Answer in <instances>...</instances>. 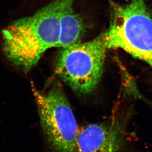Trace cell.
I'll return each instance as SVG.
<instances>
[{"label":"cell","mask_w":152,"mask_h":152,"mask_svg":"<svg viewBox=\"0 0 152 152\" xmlns=\"http://www.w3.org/2000/svg\"><path fill=\"white\" fill-rule=\"evenodd\" d=\"M104 33L87 42L61 48L56 63V73L77 94L95 90L102 76L106 51Z\"/></svg>","instance_id":"obj_3"},{"label":"cell","mask_w":152,"mask_h":152,"mask_svg":"<svg viewBox=\"0 0 152 152\" xmlns=\"http://www.w3.org/2000/svg\"><path fill=\"white\" fill-rule=\"evenodd\" d=\"M129 115H116L79 130L76 152H124L127 145Z\"/></svg>","instance_id":"obj_5"},{"label":"cell","mask_w":152,"mask_h":152,"mask_svg":"<svg viewBox=\"0 0 152 152\" xmlns=\"http://www.w3.org/2000/svg\"><path fill=\"white\" fill-rule=\"evenodd\" d=\"M75 0H52L34 15L13 21L2 31L3 49L11 64L27 72L49 48H56L64 7Z\"/></svg>","instance_id":"obj_1"},{"label":"cell","mask_w":152,"mask_h":152,"mask_svg":"<svg viewBox=\"0 0 152 152\" xmlns=\"http://www.w3.org/2000/svg\"><path fill=\"white\" fill-rule=\"evenodd\" d=\"M71 1L62 11L60 16V34L56 48H64L81 42L85 34V23L73 9Z\"/></svg>","instance_id":"obj_6"},{"label":"cell","mask_w":152,"mask_h":152,"mask_svg":"<svg viewBox=\"0 0 152 152\" xmlns=\"http://www.w3.org/2000/svg\"><path fill=\"white\" fill-rule=\"evenodd\" d=\"M41 125L54 152H76L79 130L70 104L61 86L55 84L40 92L32 85Z\"/></svg>","instance_id":"obj_4"},{"label":"cell","mask_w":152,"mask_h":152,"mask_svg":"<svg viewBox=\"0 0 152 152\" xmlns=\"http://www.w3.org/2000/svg\"><path fill=\"white\" fill-rule=\"evenodd\" d=\"M146 1L111 2L110 25L104 33L108 49H121L152 69V14Z\"/></svg>","instance_id":"obj_2"}]
</instances>
